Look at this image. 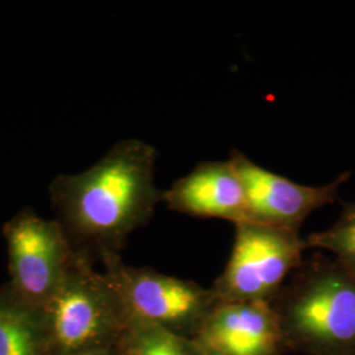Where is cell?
I'll return each instance as SVG.
<instances>
[{
    "label": "cell",
    "mask_w": 355,
    "mask_h": 355,
    "mask_svg": "<svg viewBox=\"0 0 355 355\" xmlns=\"http://www.w3.org/2000/svg\"><path fill=\"white\" fill-rule=\"evenodd\" d=\"M304 248L297 229L237 224L228 265L216 284V296L223 302L265 300L300 263Z\"/></svg>",
    "instance_id": "3957f363"
},
{
    "label": "cell",
    "mask_w": 355,
    "mask_h": 355,
    "mask_svg": "<svg viewBox=\"0 0 355 355\" xmlns=\"http://www.w3.org/2000/svg\"><path fill=\"white\" fill-rule=\"evenodd\" d=\"M74 355H119V353H116L111 346H105V347H96L86 352H80Z\"/></svg>",
    "instance_id": "4fadbf2b"
},
{
    "label": "cell",
    "mask_w": 355,
    "mask_h": 355,
    "mask_svg": "<svg viewBox=\"0 0 355 355\" xmlns=\"http://www.w3.org/2000/svg\"><path fill=\"white\" fill-rule=\"evenodd\" d=\"M275 321L265 300L223 302L207 318L202 338L211 353L271 355L279 338Z\"/></svg>",
    "instance_id": "9c48e42d"
},
{
    "label": "cell",
    "mask_w": 355,
    "mask_h": 355,
    "mask_svg": "<svg viewBox=\"0 0 355 355\" xmlns=\"http://www.w3.org/2000/svg\"><path fill=\"white\" fill-rule=\"evenodd\" d=\"M229 161L246 191V223L279 228L297 229L312 212L334 203L341 186L352 177L346 171L328 184L305 186L255 164L239 150L230 153Z\"/></svg>",
    "instance_id": "8992f818"
},
{
    "label": "cell",
    "mask_w": 355,
    "mask_h": 355,
    "mask_svg": "<svg viewBox=\"0 0 355 355\" xmlns=\"http://www.w3.org/2000/svg\"><path fill=\"white\" fill-rule=\"evenodd\" d=\"M162 203L178 214L223 218L234 225L248 220L245 186L229 159L200 162L162 191Z\"/></svg>",
    "instance_id": "ba28073f"
},
{
    "label": "cell",
    "mask_w": 355,
    "mask_h": 355,
    "mask_svg": "<svg viewBox=\"0 0 355 355\" xmlns=\"http://www.w3.org/2000/svg\"><path fill=\"white\" fill-rule=\"evenodd\" d=\"M0 355H51L41 311L0 288Z\"/></svg>",
    "instance_id": "30bf717a"
},
{
    "label": "cell",
    "mask_w": 355,
    "mask_h": 355,
    "mask_svg": "<svg viewBox=\"0 0 355 355\" xmlns=\"http://www.w3.org/2000/svg\"><path fill=\"white\" fill-rule=\"evenodd\" d=\"M7 243V283L13 292L37 309L58 288L76 250L57 220H46L32 208L10 218L3 228Z\"/></svg>",
    "instance_id": "277c9868"
},
{
    "label": "cell",
    "mask_w": 355,
    "mask_h": 355,
    "mask_svg": "<svg viewBox=\"0 0 355 355\" xmlns=\"http://www.w3.org/2000/svg\"><path fill=\"white\" fill-rule=\"evenodd\" d=\"M124 343L123 355H190L174 330L154 324L130 322Z\"/></svg>",
    "instance_id": "8fae6325"
},
{
    "label": "cell",
    "mask_w": 355,
    "mask_h": 355,
    "mask_svg": "<svg viewBox=\"0 0 355 355\" xmlns=\"http://www.w3.org/2000/svg\"><path fill=\"white\" fill-rule=\"evenodd\" d=\"M155 148L139 139L114 146L85 171L51 180L57 221L78 253L117 254L128 236L146 224L162 191L154 179Z\"/></svg>",
    "instance_id": "6da1fadb"
},
{
    "label": "cell",
    "mask_w": 355,
    "mask_h": 355,
    "mask_svg": "<svg viewBox=\"0 0 355 355\" xmlns=\"http://www.w3.org/2000/svg\"><path fill=\"white\" fill-rule=\"evenodd\" d=\"M305 245L329 250L355 272V203L345 204L338 221L327 230L312 233Z\"/></svg>",
    "instance_id": "7c38bea8"
},
{
    "label": "cell",
    "mask_w": 355,
    "mask_h": 355,
    "mask_svg": "<svg viewBox=\"0 0 355 355\" xmlns=\"http://www.w3.org/2000/svg\"><path fill=\"white\" fill-rule=\"evenodd\" d=\"M212 355H223V354H217V353H211Z\"/></svg>",
    "instance_id": "5bb4252c"
},
{
    "label": "cell",
    "mask_w": 355,
    "mask_h": 355,
    "mask_svg": "<svg viewBox=\"0 0 355 355\" xmlns=\"http://www.w3.org/2000/svg\"><path fill=\"white\" fill-rule=\"evenodd\" d=\"M111 282L129 322H145L167 329L202 318L217 299L189 280L159 274L150 268L124 265L117 254L103 257Z\"/></svg>",
    "instance_id": "5b68a950"
},
{
    "label": "cell",
    "mask_w": 355,
    "mask_h": 355,
    "mask_svg": "<svg viewBox=\"0 0 355 355\" xmlns=\"http://www.w3.org/2000/svg\"><path fill=\"white\" fill-rule=\"evenodd\" d=\"M51 355H74L125 337L129 320L105 274L76 252L58 288L41 309Z\"/></svg>",
    "instance_id": "7a4b0ae2"
},
{
    "label": "cell",
    "mask_w": 355,
    "mask_h": 355,
    "mask_svg": "<svg viewBox=\"0 0 355 355\" xmlns=\"http://www.w3.org/2000/svg\"><path fill=\"white\" fill-rule=\"evenodd\" d=\"M295 328L305 337L329 343L355 340V280L328 271L309 277L290 305Z\"/></svg>",
    "instance_id": "52a82bcc"
}]
</instances>
